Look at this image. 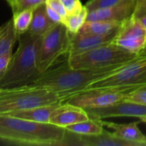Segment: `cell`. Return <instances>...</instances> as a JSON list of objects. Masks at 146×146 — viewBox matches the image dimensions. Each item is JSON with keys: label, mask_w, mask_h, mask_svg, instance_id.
Segmentation results:
<instances>
[{"label": "cell", "mask_w": 146, "mask_h": 146, "mask_svg": "<svg viewBox=\"0 0 146 146\" xmlns=\"http://www.w3.org/2000/svg\"><path fill=\"white\" fill-rule=\"evenodd\" d=\"M129 62L101 68L88 69L73 68L67 62L40 74L31 84L43 86L56 93L64 103L72 96L84 91L90 84L107 77Z\"/></svg>", "instance_id": "6da1fadb"}, {"label": "cell", "mask_w": 146, "mask_h": 146, "mask_svg": "<svg viewBox=\"0 0 146 146\" xmlns=\"http://www.w3.org/2000/svg\"><path fill=\"white\" fill-rule=\"evenodd\" d=\"M65 127L0 114V141L15 145L63 146Z\"/></svg>", "instance_id": "7a4b0ae2"}, {"label": "cell", "mask_w": 146, "mask_h": 146, "mask_svg": "<svg viewBox=\"0 0 146 146\" xmlns=\"http://www.w3.org/2000/svg\"><path fill=\"white\" fill-rule=\"evenodd\" d=\"M42 36L28 32L19 37V45L10 62L0 76V89L11 88L31 84L39 75L38 53Z\"/></svg>", "instance_id": "3957f363"}, {"label": "cell", "mask_w": 146, "mask_h": 146, "mask_svg": "<svg viewBox=\"0 0 146 146\" xmlns=\"http://www.w3.org/2000/svg\"><path fill=\"white\" fill-rule=\"evenodd\" d=\"M63 103L55 92L33 84L2 89L0 114Z\"/></svg>", "instance_id": "277c9868"}, {"label": "cell", "mask_w": 146, "mask_h": 146, "mask_svg": "<svg viewBox=\"0 0 146 146\" xmlns=\"http://www.w3.org/2000/svg\"><path fill=\"white\" fill-rule=\"evenodd\" d=\"M138 55L114 44L109 43L88 51L68 57L69 67L77 69L101 68L132 61Z\"/></svg>", "instance_id": "5b68a950"}, {"label": "cell", "mask_w": 146, "mask_h": 146, "mask_svg": "<svg viewBox=\"0 0 146 146\" xmlns=\"http://www.w3.org/2000/svg\"><path fill=\"white\" fill-rule=\"evenodd\" d=\"M144 86H146V84L85 90L72 96L64 103L79 106L83 109L108 107L125 101L127 96L130 92Z\"/></svg>", "instance_id": "8992f818"}, {"label": "cell", "mask_w": 146, "mask_h": 146, "mask_svg": "<svg viewBox=\"0 0 146 146\" xmlns=\"http://www.w3.org/2000/svg\"><path fill=\"white\" fill-rule=\"evenodd\" d=\"M69 50V32L63 23H56L42 37L38 53V68L40 74L50 69L56 60Z\"/></svg>", "instance_id": "52a82bcc"}, {"label": "cell", "mask_w": 146, "mask_h": 146, "mask_svg": "<svg viewBox=\"0 0 146 146\" xmlns=\"http://www.w3.org/2000/svg\"><path fill=\"white\" fill-rule=\"evenodd\" d=\"M140 84H146V58L138 56L107 77L90 84L85 90Z\"/></svg>", "instance_id": "ba28073f"}, {"label": "cell", "mask_w": 146, "mask_h": 146, "mask_svg": "<svg viewBox=\"0 0 146 146\" xmlns=\"http://www.w3.org/2000/svg\"><path fill=\"white\" fill-rule=\"evenodd\" d=\"M112 43L138 54L146 44V27L131 15L121 23Z\"/></svg>", "instance_id": "9c48e42d"}, {"label": "cell", "mask_w": 146, "mask_h": 146, "mask_svg": "<svg viewBox=\"0 0 146 146\" xmlns=\"http://www.w3.org/2000/svg\"><path fill=\"white\" fill-rule=\"evenodd\" d=\"M64 145L77 146H139V145L121 139L112 133L104 130L101 133L83 135L67 130Z\"/></svg>", "instance_id": "30bf717a"}, {"label": "cell", "mask_w": 146, "mask_h": 146, "mask_svg": "<svg viewBox=\"0 0 146 146\" xmlns=\"http://www.w3.org/2000/svg\"><path fill=\"white\" fill-rule=\"evenodd\" d=\"M85 110L87 112L90 118L106 119L111 117H138L142 119L146 117V105L127 101L108 107L85 109Z\"/></svg>", "instance_id": "8fae6325"}, {"label": "cell", "mask_w": 146, "mask_h": 146, "mask_svg": "<svg viewBox=\"0 0 146 146\" xmlns=\"http://www.w3.org/2000/svg\"><path fill=\"white\" fill-rule=\"evenodd\" d=\"M116 33L117 31L108 34L69 33V50L68 55V56H74L88 51L103 44L111 43L115 38Z\"/></svg>", "instance_id": "7c38bea8"}, {"label": "cell", "mask_w": 146, "mask_h": 146, "mask_svg": "<svg viewBox=\"0 0 146 146\" xmlns=\"http://www.w3.org/2000/svg\"><path fill=\"white\" fill-rule=\"evenodd\" d=\"M135 4V0H121L109 8L88 12L86 21H115L121 22L133 15Z\"/></svg>", "instance_id": "4fadbf2b"}, {"label": "cell", "mask_w": 146, "mask_h": 146, "mask_svg": "<svg viewBox=\"0 0 146 146\" xmlns=\"http://www.w3.org/2000/svg\"><path fill=\"white\" fill-rule=\"evenodd\" d=\"M89 118L90 116L85 109L68 103H62L51 115L49 123L66 127L69 125L86 121Z\"/></svg>", "instance_id": "5bb4252c"}, {"label": "cell", "mask_w": 146, "mask_h": 146, "mask_svg": "<svg viewBox=\"0 0 146 146\" xmlns=\"http://www.w3.org/2000/svg\"><path fill=\"white\" fill-rule=\"evenodd\" d=\"M104 126L113 131V134L116 137L135 143L139 146H146V136L138 127L139 121H135L128 124H119L110 121H106L102 119Z\"/></svg>", "instance_id": "9a60e30c"}, {"label": "cell", "mask_w": 146, "mask_h": 146, "mask_svg": "<svg viewBox=\"0 0 146 146\" xmlns=\"http://www.w3.org/2000/svg\"><path fill=\"white\" fill-rule=\"evenodd\" d=\"M59 104H60L45 105V106H38V107L28 109V110L9 112L3 115L14 116L16 118H21L24 120H28L32 121H36V122L49 123L51 115L53 114V112L58 107Z\"/></svg>", "instance_id": "2e32d148"}, {"label": "cell", "mask_w": 146, "mask_h": 146, "mask_svg": "<svg viewBox=\"0 0 146 146\" xmlns=\"http://www.w3.org/2000/svg\"><path fill=\"white\" fill-rule=\"evenodd\" d=\"M56 23H54L49 18L46 13V5L44 3L34 9L31 25L27 32L36 36H43Z\"/></svg>", "instance_id": "e0dca14e"}, {"label": "cell", "mask_w": 146, "mask_h": 146, "mask_svg": "<svg viewBox=\"0 0 146 146\" xmlns=\"http://www.w3.org/2000/svg\"><path fill=\"white\" fill-rule=\"evenodd\" d=\"M19 36L15 32L13 19L7 21L0 26V56L12 53L13 47Z\"/></svg>", "instance_id": "ac0fdd59"}, {"label": "cell", "mask_w": 146, "mask_h": 146, "mask_svg": "<svg viewBox=\"0 0 146 146\" xmlns=\"http://www.w3.org/2000/svg\"><path fill=\"white\" fill-rule=\"evenodd\" d=\"M121 22L115 21H86L78 33L90 34H108L117 31Z\"/></svg>", "instance_id": "d6986e66"}, {"label": "cell", "mask_w": 146, "mask_h": 146, "mask_svg": "<svg viewBox=\"0 0 146 146\" xmlns=\"http://www.w3.org/2000/svg\"><path fill=\"white\" fill-rule=\"evenodd\" d=\"M65 128L69 132L83 135L98 134L104 130L102 119L98 118H89L86 121L69 125Z\"/></svg>", "instance_id": "ffe728a7"}, {"label": "cell", "mask_w": 146, "mask_h": 146, "mask_svg": "<svg viewBox=\"0 0 146 146\" xmlns=\"http://www.w3.org/2000/svg\"><path fill=\"white\" fill-rule=\"evenodd\" d=\"M88 10L86 6H83L80 9L68 14L63 20L62 23L68 28V32L71 33H76L86 21Z\"/></svg>", "instance_id": "44dd1931"}, {"label": "cell", "mask_w": 146, "mask_h": 146, "mask_svg": "<svg viewBox=\"0 0 146 146\" xmlns=\"http://www.w3.org/2000/svg\"><path fill=\"white\" fill-rule=\"evenodd\" d=\"M34 9H27L13 13L12 19L14 22V27L19 37L28 31Z\"/></svg>", "instance_id": "7402d4cb"}, {"label": "cell", "mask_w": 146, "mask_h": 146, "mask_svg": "<svg viewBox=\"0 0 146 146\" xmlns=\"http://www.w3.org/2000/svg\"><path fill=\"white\" fill-rule=\"evenodd\" d=\"M121 0H90L85 6L88 12L109 8L112 5H115Z\"/></svg>", "instance_id": "603a6c76"}, {"label": "cell", "mask_w": 146, "mask_h": 146, "mask_svg": "<svg viewBox=\"0 0 146 146\" xmlns=\"http://www.w3.org/2000/svg\"><path fill=\"white\" fill-rule=\"evenodd\" d=\"M125 101L146 105V86L139 88V89L130 92L127 96Z\"/></svg>", "instance_id": "cb8c5ba5"}, {"label": "cell", "mask_w": 146, "mask_h": 146, "mask_svg": "<svg viewBox=\"0 0 146 146\" xmlns=\"http://www.w3.org/2000/svg\"><path fill=\"white\" fill-rule=\"evenodd\" d=\"M146 27V0H137L132 15Z\"/></svg>", "instance_id": "d4e9b609"}, {"label": "cell", "mask_w": 146, "mask_h": 146, "mask_svg": "<svg viewBox=\"0 0 146 146\" xmlns=\"http://www.w3.org/2000/svg\"><path fill=\"white\" fill-rule=\"evenodd\" d=\"M46 0H20L12 9V12H18L27 9H34L39 4L45 3Z\"/></svg>", "instance_id": "484cf974"}, {"label": "cell", "mask_w": 146, "mask_h": 146, "mask_svg": "<svg viewBox=\"0 0 146 146\" xmlns=\"http://www.w3.org/2000/svg\"><path fill=\"white\" fill-rule=\"evenodd\" d=\"M45 4L50 7L51 9H53L54 10H56L62 16V21L64 18L68 15V11L61 0H46Z\"/></svg>", "instance_id": "4316f807"}, {"label": "cell", "mask_w": 146, "mask_h": 146, "mask_svg": "<svg viewBox=\"0 0 146 146\" xmlns=\"http://www.w3.org/2000/svg\"><path fill=\"white\" fill-rule=\"evenodd\" d=\"M46 5V4H45ZM46 13L49 16V18L54 22V23H62V16L53 9L46 5Z\"/></svg>", "instance_id": "83f0119b"}, {"label": "cell", "mask_w": 146, "mask_h": 146, "mask_svg": "<svg viewBox=\"0 0 146 146\" xmlns=\"http://www.w3.org/2000/svg\"><path fill=\"white\" fill-rule=\"evenodd\" d=\"M12 54L13 53H9V54H6V55H3V56H0V76L6 70V68H7V67H8L9 62H10Z\"/></svg>", "instance_id": "f1b7e54d"}, {"label": "cell", "mask_w": 146, "mask_h": 146, "mask_svg": "<svg viewBox=\"0 0 146 146\" xmlns=\"http://www.w3.org/2000/svg\"><path fill=\"white\" fill-rule=\"evenodd\" d=\"M139 57H142V58H146V44L143 47V49H141L139 53L137 54Z\"/></svg>", "instance_id": "f546056e"}, {"label": "cell", "mask_w": 146, "mask_h": 146, "mask_svg": "<svg viewBox=\"0 0 146 146\" xmlns=\"http://www.w3.org/2000/svg\"><path fill=\"white\" fill-rule=\"evenodd\" d=\"M7 1H8L9 4L10 5V7H11V8H13V7H14V6L18 3L20 0H7Z\"/></svg>", "instance_id": "4dcf8cb0"}, {"label": "cell", "mask_w": 146, "mask_h": 146, "mask_svg": "<svg viewBox=\"0 0 146 146\" xmlns=\"http://www.w3.org/2000/svg\"><path fill=\"white\" fill-rule=\"evenodd\" d=\"M140 121H143V122L146 123V117H145V118H142V119H140Z\"/></svg>", "instance_id": "1f68e13d"}, {"label": "cell", "mask_w": 146, "mask_h": 146, "mask_svg": "<svg viewBox=\"0 0 146 146\" xmlns=\"http://www.w3.org/2000/svg\"><path fill=\"white\" fill-rule=\"evenodd\" d=\"M1 90H2V89H0V92H1Z\"/></svg>", "instance_id": "d6a6232c"}, {"label": "cell", "mask_w": 146, "mask_h": 146, "mask_svg": "<svg viewBox=\"0 0 146 146\" xmlns=\"http://www.w3.org/2000/svg\"><path fill=\"white\" fill-rule=\"evenodd\" d=\"M135 1H137V0H135Z\"/></svg>", "instance_id": "836d02e7"}]
</instances>
